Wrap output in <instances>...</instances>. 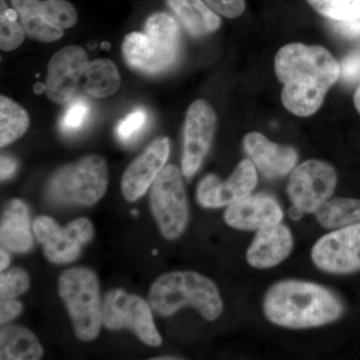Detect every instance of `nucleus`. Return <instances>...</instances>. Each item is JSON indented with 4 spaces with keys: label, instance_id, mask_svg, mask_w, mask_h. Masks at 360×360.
<instances>
[{
    "label": "nucleus",
    "instance_id": "6",
    "mask_svg": "<svg viewBox=\"0 0 360 360\" xmlns=\"http://www.w3.org/2000/svg\"><path fill=\"white\" fill-rule=\"evenodd\" d=\"M108 184L105 160L90 155L59 168L52 175L47 194L54 202L89 206L103 198Z\"/></svg>",
    "mask_w": 360,
    "mask_h": 360
},
{
    "label": "nucleus",
    "instance_id": "40",
    "mask_svg": "<svg viewBox=\"0 0 360 360\" xmlns=\"http://www.w3.org/2000/svg\"><path fill=\"white\" fill-rule=\"evenodd\" d=\"M354 105L356 108V110H359L360 113V85L359 89H356L354 94Z\"/></svg>",
    "mask_w": 360,
    "mask_h": 360
},
{
    "label": "nucleus",
    "instance_id": "41",
    "mask_svg": "<svg viewBox=\"0 0 360 360\" xmlns=\"http://www.w3.org/2000/svg\"><path fill=\"white\" fill-rule=\"evenodd\" d=\"M44 91H45V84H40V82H37V84L34 85L35 94H39Z\"/></svg>",
    "mask_w": 360,
    "mask_h": 360
},
{
    "label": "nucleus",
    "instance_id": "42",
    "mask_svg": "<svg viewBox=\"0 0 360 360\" xmlns=\"http://www.w3.org/2000/svg\"><path fill=\"white\" fill-rule=\"evenodd\" d=\"M174 360L179 359V357L170 356V355H167V356H161V357H155L153 360Z\"/></svg>",
    "mask_w": 360,
    "mask_h": 360
},
{
    "label": "nucleus",
    "instance_id": "21",
    "mask_svg": "<svg viewBox=\"0 0 360 360\" xmlns=\"http://www.w3.org/2000/svg\"><path fill=\"white\" fill-rule=\"evenodd\" d=\"M44 348L37 336L22 326H11L0 333V359L39 360Z\"/></svg>",
    "mask_w": 360,
    "mask_h": 360
},
{
    "label": "nucleus",
    "instance_id": "28",
    "mask_svg": "<svg viewBox=\"0 0 360 360\" xmlns=\"http://www.w3.org/2000/svg\"><path fill=\"white\" fill-rule=\"evenodd\" d=\"M91 108L86 99L84 97H75L68 103L65 113L61 116L59 127L61 132L65 134H77L84 129L85 123L89 120Z\"/></svg>",
    "mask_w": 360,
    "mask_h": 360
},
{
    "label": "nucleus",
    "instance_id": "11",
    "mask_svg": "<svg viewBox=\"0 0 360 360\" xmlns=\"http://www.w3.org/2000/svg\"><path fill=\"white\" fill-rule=\"evenodd\" d=\"M89 61L84 49L63 47L52 56L45 80V94L56 104H68L77 96Z\"/></svg>",
    "mask_w": 360,
    "mask_h": 360
},
{
    "label": "nucleus",
    "instance_id": "36",
    "mask_svg": "<svg viewBox=\"0 0 360 360\" xmlns=\"http://www.w3.org/2000/svg\"><path fill=\"white\" fill-rule=\"evenodd\" d=\"M22 311V304L13 298L9 300H1L0 304V322L1 324H6L7 322L13 321L18 315Z\"/></svg>",
    "mask_w": 360,
    "mask_h": 360
},
{
    "label": "nucleus",
    "instance_id": "39",
    "mask_svg": "<svg viewBox=\"0 0 360 360\" xmlns=\"http://www.w3.org/2000/svg\"><path fill=\"white\" fill-rule=\"evenodd\" d=\"M0 255H1V260H0V269L1 271H4L8 267V265L11 264V257H9L8 253L4 250L0 251Z\"/></svg>",
    "mask_w": 360,
    "mask_h": 360
},
{
    "label": "nucleus",
    "instance_id": "5",
    "mask_svg": "<svg viewBox=\"0 0 360 360\" xmlns=\"http://www.w3.org/2000/svg\"><path fill=\"white\" fill-rule=\"evenodd\" d=\"M58 293L78 340H96L103 326V307L96 274L84 266L66 269L59 276Z\"/></svg>",
    "mask_w": 360,
    "mask_h": 360
},
{
    "label": "nucleus",
    "instance_id": "34",
    "mask_svg": "<svg viewBox=\"0 0 360 360\" xmlns=\"http://www.w3.org/2000/svg\"><path fill=\"white\" fill-rule=\"evenodd\" d=\"M205 2L215 13L229 18H238L245 9V0H205Z\"/></svg>",
    "mask_w": 360,
    "mask_h": 360
},
{
    "label": "nucleus",
    "instance_id": "1",
    "mask_svg": "<svg viewBox=\"0 0 360 360\" xmlns=\"http://www.w3.org/2000/svg\"><path fill=\"white\" fill-rule=\"evenodd\" d=\"M274 70L283 84V105L297 116L316 112L329 89L340 77V63L319 45H285L277 52Z\"/></svg>",
    "mask_w": 360,
    "mask_h": 360
},
{
    "label": "nucleus",
    "instance_id": "38",
    "mask_svg": "<svg viewBox=\"0 0 360 360\" xmlns=\"http://www.w3.org/2000/svg\"><path fill=\"white\" fill-rule=\"evenodd\" d=\"M303 214H304V212L297 206L291 205L290 210H288V215H290L291 219L295 220V221L302 219Z\"/></svg>",
    "mask_w": 360,
    "mask_h": 360
},
{
    "label": "nucleus",
    "instance_id": "26",
    "mask_svg": "<svg viewBox=\"0 0 360 360\" xmlns=\"http://www.w3.org/2000/svg\"><path fill=\"white\" fill-rule=\"evenodd\" d=\"M317 13L330 20L360 18V0H307Z\"/></svg>",
    "mask_w": 360,
    "mask_h": 360
},
{
    "label": "nucleus",
    "instance_id": "33",
    "mask_svg": "<svg viewBox=\"0 0 360 360\" xmlns=\"http://www.w3.org/2000/svg\"><path fill=\"white\" fill-rule=\"evenodd\" d=\"M60 231L61 227L59 226L58 222L45 215L37 217L33 222V232H34L35 238L42 245L56 238Z\"/></svg>",
    "mask_w": 360,
    "mask_h": 360
},
{
    "label": "nucleus",
    "instance_id": "22",
    "mask_svg": "<svg viewBox=\"0 0 360 360\" xmlns=\"http://www.w3.org/2000/svg\"><path fill=\"white\" fill-rule=\"evenodd\" d=\"M120 72L108 59H96L87 65L84 75V89L89 96L103 98L112 96L120 86Z\"/></svg>",
    "mask_w": 360,
    "mask_h": 360
},
{
    "label": "nucleus",
    "instance_id": "20",
    "mask_svg": "<svg viewBox=\"0 0 360 360\" xmlns=\"http://www.w3.org/2000/svg\"><path fill=\"white\" fill-rule=\"evenodd\" d=\"M167 4L193 37L217 32L221 23L219 16L202 0H167Z\"/></svg>",
    "mask_w": 360,
    "mask_h": 360
},
{
    "label": "nucleus",
    "instance_id": "27",
    "mask_svg": "<svg viewBox=\"0 0 360 360\" xmlns=\"http://www.w3.org/2000/svg\"><path fill=\"white\" fill-rule=\"evenodd\" d=\"M39 11L47 22L60 30L72 27L77 22V9L66 0L40 1Z\"/></svg>",
    "mask_w": 360,
    "mask_h": 360
},
{
    "label": "nucleus",
    "instance_id": "7",
    "mask_svg": "<svg viewBox=\"0 0 360 360\" xmlns=\"http://www.w3.org/2000/svg\"><path fill=\"white\" fill-rule=\"evenodd\" d=\"M150 208L163 238L172 240L181 236L188 222V206L179 167L167 165L155 180Z\"/></svg>",
    "mask_w": 360,
    "mask_h": 360
},
{
    "label": "nucleus",
    "instance_id": "29",
    "mask_svg": "<svg viewBox=\"0 0 360 360\" xmlns=\"http://www.w3.org/2000/svg\"><path fill=\"white\" fill-rule=\"evenodd\" d=\"M30 281L27 272L14 267L8 271H2L0 276V297L9 300L23 295L30 288Z\"/></svg>",
    "mask_w": 360,
    "mask_h": 360
},
{
    "label": "nucleus",
    "instance_id": "17",
    "mask_svg": "<svg viewBox=\"0 0 360 360\" xmlns=\"http://www.w3.org/2000/svg\"><path fill=\"white\" fill-rule=\"evenodd\" d=\"M243 148L255 167L269 179L285 176L297 162L295 148L274 143L259 132L246 134Z\"/></svg>",
    "mask_w": 360,
    "mask_h": 360
},
{
    "label": "nucleus",
    "instance_id": "13",
    "mask_svg": "<svg viewBox=\"0 0 360 360\" xmlns=\"http://www.w3.org/2000/svg\"><path fill=\"white\" fill-rule=\"evenodd\" d=\"M257 180L255 163L250 160H243L224 182L214 174L203 177L198 186L196 200L205 208L229 206L250 195L257 186Z\"/></svg>",
    "mask_w": 360,
    "mask_h": 360
},
{
    "label": "nucleus",
    "instance_id": "37",
    "mask_svg": "<svg viewBox=\"0 0 360 360\" xmlns=\"http://www.w3.org/2000/svg\"><path fill=\"white\" fill-rule=\"evenodd\" d=\"M1 180H6L11 179L13 176L14 172H15L16 167H18V163L13 160V158L9 156L2 155L1 156Z\"/></svg>",
    "mask_w": 360,
    "mask_h": 360
},
{
    "label": "nucleus",
    "instance_id": "15",
    "mask_svg": "<svg viewBox=\"0 0 360 360\" xmlns=\"http://www.w3.org/2000/svg\"><path fill=\"white\" fill-rule=\"evenodd\" d=\"M283 210L276 198L267 194H250L227 206L224 220L232 229L257 231L281 222Z\"/></svg>",
    "mask_w": 360,
    "mask_h": 360
},
{
    "label": "nucleus",
    "instance_id": "23",
    "mask_svg": "<svg viewBox=\"0 0 360 360\" xmlns=\"http://www.w3.org/2000/svg\"><path fill=\"white\" fill-rule=\"evenodd\" d=\"M11 4L30 39L52 42L63 37V30L51 25L40 14L39 0H11Z\"/></svg>",
    "mask_w": 360,
    "mask_h": 360
},
{
    "label": "nucleus",
    "instance_id": "14",
    "mask_svg": "<svg viewBox=\"0 0 360 360\" xmlns=\"http://www.w3.org/2000/svg\"><path fill=\"white\" fill-rule=\"evenodd\" d=\"M170 151L169 139L160 137L137 156L123 174L122 191L125 200L134 202L142 198L165 167Z\"/></svg>",
    "mask_w": 360,
    "mask_h": 360
},
{
    "label": "nucleus",
    "instance_id": "10",
    "mask_svg": "<svg viewBox=\"0 0 360 360\" xmlns=\"http://www.w3.org/2000/svg\"><path fill=\"white\" fill-rule=\"evenodd\" d=\"M311 259L328 274H348L360 270V222L335 229L315 243Z\"/></svg>",
    "mask_w": 360,
    "mask_h": 360
},
{
    "label": "nucleus",
    "instance_id": "19",
    "mask_svg": "<svg viewBox=\"0 0 360 360\" xmlns=\"http://www.w3.org/2000/svg\"><path fill=\"white\" fill-rule=\"evenodd\" d=\"M1 245L16 253L28 252L33 246L30 210L20 200L9 201L2 215L0 226Z\"/></svg>",
    "mask_w": 360,
    "mask_h": 360
},
{
    "label": "nucleus",
    "instance_id": "9",
    "mask_svg": "<svg viewBox=\"0 0 360 360\" xmlns=\"http://www.w3.org/2000/svg\"><path fill=\"white\" fill-rule=\"evenodd\" d=\"M338 184L335 168L317 160L304 161L291 172L288 184L291 205L304 213H314L333 198Z\"/></svg>",
    "mask_w": 360,
    "mask_h": 360
},
{
    "label": "nucleus",
    "instance_id": "8",
    "mask_svg": "<svg viewBox=\"0 0 360 360\" xmlns=\"http://www.w3.org/2000/svg\"><path fill=\"white\" fill-rule=\"evenodd\" d=\"M103 326L110 330L131 329L149 347H160L162 343L150 305L139 296L129 295L120 288L108 291L104 297Z\"/></svg>",
    "mask_w": 360,
    "mask_h": 360
},
{
    "label": "nucleus",
    "instance_id": "24",
    "mask_svg": "<svg viewBox=\"0 0 360 360\" xmlns=\"http://www.w3.org/2000/svg\"><path fill=\"white\" fill-rule=\"evenodd\" d=\"M324 229H338L360 222V200L349 198H329L314 213Z\"/></svg>",
    "mask_w": 360,
    "mask_h": 360
},
{
    "label": "nucleus",
    "instance_id": "18",
    "mask_svg": "<svg viewBox=\"0 0 360 360\" xmlns=\"http://www.w3.org/2000/svg\"><path fill=\"white\" fill-rule=\"evenodd\" d=\"M94 238V225L89 219L80 217L70 222L51 241L44 245L45 257L56 264L75 262L82 246Z\"/></svg>",
    "mask_w": 360,
    "mask_h": 360
},
{
    "label": "nucleus",
    "instance_id": "2",
    "mask_svg": "<svg viewBox=\"0 0 360 360\" xmlns=\"http://www.w3.org/2000/svg\"><path fill=\"white\" fill-rule=\"evenodd\" d=\"M343 304L321 284L284 281L272 285L264 302V312L272 323L283 328H319L335 322L343 314Z\"/></svg>",
    "mask_w": 360,
    "mask_h": 360
},
{
    "label": "nucleus",
    "instance_id": "25",
    "mask_svg": "<svg viewBox=\"0 0 360 360\" xmlns=\"http://www.w3.org/2000/svg\"><path fill=\"white\" fill-rule=\"evenodd\" d=\"M30 116L25 108L8 97H0V146H8L25 134Z\"/></svg>",
    "mask_w": 360,
    "mask_h": 360
},
{
    "label": "nucleus",
    "instance_id": "32",
    "mask_svg": "<svg viewBox=\"0 0 360 360\" xmlns=\"http://www.w3.org/2000/svg\"><path fill=\"white\" fill-rule=\"evenodd\" d=\"M340 65V77L345 84L360 82V47L345 56Z\"/></svg>",
    "mask_w": 360,
    "mask_h": 360
},
{
    "label": "nucleus",
    "instance_id": "4",
    "mask_svg": "<svg viewBox=\"0 0 360 360\" xmlns=\"http://www.w3.org/2000/svg\"><path fill=\"white\" fill-rule=\"evenodd\" d=\"M179 28L167 13L153 14L146 32H131L122 44L123 56L130 68L148 75L168 70L179 58Z\"/></svg>",
    "mask_w": 360,
    "mask_h": 360
},
{
    "label": "nucleus",
    "instance_id": "30",
    "mask_svg": "<svg viewBox=\"0 0 360 360\" xmlns=\"http://www.w3.org/2000/svg\"><path fill=\"white\" fill-rule=\"evenodd\" d=\"M148 115L143 108H136L125 116L116 127L115 134L123 143H130L139 136L148 124Z\"/></svg>",
    "mask_w": 360,
    "mask_h": 360
},
{
    "label": "nucleus",
    "instance_id": "35",
    "mask_svg": "<svg viewBox=\"0 0 360 360\" xmlns=\"http://www.w3.org/2000/svg\"><path fill=\"white\" fill-rule=\"evenodd\" d=\"M331 28L341 37L347 39L360 37V18L348 20H333Z\"/></svg>",
    "mask_w": 360,
    "mask_h": 360
},
{
    "label": "nucleus",
    "instance_id": "12",
    "mask_svg": "<svg viewBox=\"0 0 360 360\" xmlns=\"http://www.w3.org/2000/svg\"><path fill=\"white\" fill-rule=\"evenodd\" d=\"M217 115L205 101H196L187 111L184 127L182 174L191 179L200 169L214 136Z\"/></svg>",
    "mask_w": 360,
    "mask_h": 360
},
{
    "label": "nucleus",
    "instance_id": "31",
    "mask_svg": "<svg viewBox=\"0 0 360 360\" xmlns=\"http://www.w3.org/2000/svg\"><path fill=\"white\" fill-rule=\"evenodd\" d=\"M0 16V46L4 51H14L20 46L25 39V28L18 22V20Z\"/></svg>",
    "mask_w": 360,
    "mask_h": 360
},
{
    "label": "nucleus",
    "instance_id": "3",
    "mask_svg": "<svg viewBox=\"0 0 360 360\" xmlns=\"http://www.w3.org/2000/svg\"><path fill=\"white\" fill-rule=\"evenodd\" d=\"M151 309L161 316H172L188 305L208 321H214L224 311L219 288L212 279L195 271H172L156 278L149 290Z\"/></svg>",
    "mask_w": 360,
    "mask_h": 360
},
{
    "label": "nucleus",
    "instance_id": "16",
    "mask_svg": "<svg viewBox=\"0 0 360 360\" xmlns=\"http://www.w3.org/2000/svg\"><path fill=\"white\" fill-rule=\"evenodd\" d=\"M292 248L290 229L279 222L258 229L246 251V260L255 269H272L290 257Z\"/></svg>",
    "mask_w": 360,
    "mask_h": 360
}]
</instances>
